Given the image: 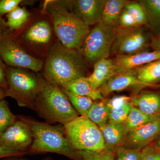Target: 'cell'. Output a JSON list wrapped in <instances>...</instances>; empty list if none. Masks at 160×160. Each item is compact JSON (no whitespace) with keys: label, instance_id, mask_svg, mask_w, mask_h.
Instances as JSON below:
<instances>
[{"label":"cell","instance_id":"3957f363","mask_svg":"<svg viewBox=\"0 0 160 160\" xmlns=\"http://www.w3.org/2000/svg\"><path fill=\"white\" fill-rule=\"evenodd\" d=\"M32 110L46 122L63 126L79 115L61 88L46 81L36 99Z\"/></svg>","mask_w":160,"mask_h":160},{"label":"cell","instance_id":"e575fe53","mask_svg":"<svg viewBox=\"0 0 160 160\" xmlns=\"http://www.w3.org/2000/svg\"><path fill=\"white\" fill-rule=\"evenodd\" d=\"M27 152L10 150L0 146V160L12 157H20L26 154Z\"/></svg>","mask_w":160,"mask_h":160},{"label":"cell","instance_id":"52a82bcc","mask_svg":"<svg viewBox=\"0 0 160 160\" xmlns=\"http://www.w3.org/2000/svg\"><path fill=\"white\" fill-rule=\"evenodd\" d=\"M116 34V28L105 25L102 21L95 25L86 36L83 44L84 56L90 63L108 58Z\"/></svg>","mask_w":160,"mask_h":160},{"label":"cell","instance_id":"5b68a950","mask_svg":"<svg viewBox=\"0 0 160 160\" xmlns=\"http://www.w3.org/2000/svg\"><path fill=\"white\" fill-rule=\"evenodd\" d=\"M6 72L8 84L6 97L14 99L21 107L33 109L44 80L23 70L9 66L6 67Z\"/></svg>","mask_w":160,"mask_h":160},{"label":"cell","instance_id":"f546056e","mask_svg":"<svg viewBox=\"0 0 160 160\" xmlns=\"http://www.w3.org/2000/svg\"><path fill=\"white\" fill-rule=\"evenodd\" d=\"M114 153L115 160H140L142 149H130L122 146L118 148Z\"/></svg>","mask_w":160,"mask_h":160},{"label":"cell","instance_id":"277c9868","mask_svg":"<svg viewBox=\"0 0 160 160\" xmlns=\"http://www.w3.org/2000/svg\"><path fill=\"white\" fill-rule=\"evenodd\" d=\"M48 7L53 22L55 32L62 45L79 50L89 31V27L64 5L53 3Z\"/></svg>","mask_w":160,"mask_h":160},{"label":"cell","instance_id":"484cf974","mask_svg":"<svg viewBox=\"0 0 160 160\" xmlns=\"http://www.w3.org/2000/svg\"><path fill=\"white\" fill-rule=\"evenodd\" d=\"M61 89L78 113L81 116L86 117L94 103V101L90 98L75 94L62 87Z\"/></svg>","mask_w":160,"mask_h":160},{"label":"cell","instance_id":"4fadbf2b","mask_svg":"<svg viewBox=\"0 0 160 160\" xmlns=\"http://www.w3.org/2000/svg\"><path fill=\"white\" fill-rule=\"evenodd\" d=\"M133 86L147 87L138 79L135 69L115 75L98 90L105 97L112 92L122 91Z\"/></svg>","mask_w":160,"mask_h":160},{"label":"cell","instance_id":"7c38bea8","mask_svg":"<svg viewBox=\"0 0 160 160\" xmlns=\"http://www.w3.org/2000/svg\"><path fill=\"white\" fill-rule=\"evenodd\" d=\"M106 0H76L72 2L73 12L89 26L102 20Z\"/></svg>","mask_w":160,"mask_h":160},{"label":"cell","instance_id":"e0dca14e","mask_svg":"<svg viewBox=\"0 0 160 160\" xmlns=\"http://www.w3.org/2000/svg\"><path fill=\"white\" fill-rule=\"evenodd\" d=\"M116 74L114 60L104 58L94 63L93 71L88 77L92 87L98 89Z\"/></svg>","mask_w":160,"mask_h":160},{"label":"cell","instance_id":"ba28073f","mask_svg":"<svg viewBox=\"0 0 160 160\" xmlns=\"http://www.w3.org/2000/svg\"><path fill=\"white\" fill-rule=\"evenodd\" d=\"M116 30L111 53L117 56L131 55L145 51L152 38L142 26L129 29L116 27Z\"/></svg>","mask_w":160,"mask_h":160},{"label":"cell","instance_id":"ffe728a7","mask_svg":"<svg viewBox=\"0 0 160 160\" xmlns=\"http://www.w3.org/2000/svg\"><path fill=\"white\" fill-rule=\"evenodd\" d=\"M129 2L126 0H106L101 21L105 25L116 28L121 12Z\"/></svg>","mask_w":160,"mask_h":160},{"label":"cell","instance_id":"5bb4252c","mask_svg":"<svg viewBox=\"0 0 160 160\" xmlns=\"http://www.w3.org/2000/svg\"><path fill=\"white\" fill-rule=\"evenodd\" d=\"M160 59V51H143L131 55L118 56L113 59L116 74L137 69Z\"/></svg>","mask_w":160,"mask_h":160},{"label":"cell","instance_id":"9a60e30c","mask_svg":"<svg viewBox=\"0 0 160 160\" xmlns=\"http://www.w3.org/2000/svg\"><path fill=\"white\" fill-rule=\"evenodd\" d=\"M106 150L115 153L118 148L124 146L129 133L124 123L109 122L100 127Z\"/></svg>","mask_w":160,"mask_h":160},{"label":"cell","instance_id":"4316f807","mask_svg":"<svg viewBox=\"0 0 160 160\" xmlns=\"http://www.w3.org/2000/svg\"><path fill=\"white\" fill-rule=\"evenodd\" d=\"M29 16V12L26 9L18 6L7 14L6 26L12 30L20 29L27 22Z\"/></svg>","mask_w":160,"mask_h":160},{"label":"cell","instance_id":"74e56055","mask_svg":"<svg viewBox=\"0 0 160 160\" xmlns=\"http://www.w3.org/2000/svg\"><path fill=\"white\" fill-rule=\"evenodd\" d=\"M19 157H9L5 158L3 159L2 160H31L27 159L24 158H19ZM41 160H54L52 158L50 157H47L42 159Z\"/></svg>","mask_w":160,"mask_h":160},{"label":"cell","instance_id":"8fae6325","mask_svg":"<svg viewBox=\"0 0 160 160\" xmlns=\"http://www.w3.org/2000/svg\"><path fill=\"white\" fill-rule=\"evenodd\" d=\"M160 135V118L129 132L124 146L142 149L151 145Z\"/></svg>","mask_w":160,"mask_h":160},{"label":"cell","instance_id":"d6986e66","mask_svg":"<svg viewBox=\"0 0 160 160\" xmlns=\"http://www.w3.org/2000/svg\"><path fill=\"white\" fill-rule=\"evenodd\" d=\"M61 87L75 94L90 98L94 101L104 99L98 89H94L92 87L88 77L79 78Z\"/></svg>","mask_w":160,"mask_h":160},{"label":"cell","instance_id":"ac0fdd59","mask_svg":"<svg viewBox=\"0 0 160 160\" xmlns=\"http://www.w3.org/2000/svg\"><path fill=\"white\" fill-rule=\"evenodd\" d=\"M131 97L118 96L107 100L109 110V122L124 123L126 122L132 107Z\"/></svg>","mask_w":160,"mask_h":160},{"label":"cell","instance_id":"30bf717a","mask_svg":"<svg viewBox=\"0 0 160 160\" xmlns=\"http://www.w3.org/2000/svg\"><path fill=\"white\" fill-rule=\"evenodd\" d=\"M32 142L33 136L30 128L26 123L18 118L0 136V146L22 152H28Z\"/></svg>","mask_w":160,"mask_h":160},{"label":"cell","instance_id":"44dd1931","mask_svg":"<svg viewBox=\"0 0 160 160\" xmlns=\"http://www.w3.org/2000/svg\"><path fill=\"white\" fill-rule=\"evenodd\" d=\"M138 79L146 86L160 83V59L135 69Z\"/></svg>","mask_w":160,"mask_h":160},{"label":"cell","instance_id":"83f0119b","mask_svg":"<svg viewBox=\"0 0 160 160\" xmlns=\"http://www.w3.org/2000/svg\"><path fill=\"white\" fill-rule=\"evenodd\" d=\"M9 108V103L6 100L0 101V136L11 127L17 120Z\"/></svg>","mask_w":160,"mask_h":160},{"label":"cell","instance_id":"d6a6232c","mask_svg":"<svg viewBox=\"0 0 160 160\" xmlns=\"http://www.w3.org/2000/svg\"><path fill=\"white\" fill-rule=\"evenodd\" d=\"M22 2L21 0H0V17L3 15L8 14L18 6Z\"/></svg>","mask_w":160,"mask_h":160},{"label":"cell","instance_id":"8d00e7d4","mask_svg":"<svg viewBox=\"0 0 160 160\" xmlns=\"http://www.w3.org/2000/svg\"><path fill=\"white\" fill-rule=\"evenodd\" d=\"M149 46L154 51H160V33L152 38Z\"/></svg>","mask_w":160,"mask_h":160},{"label":"cell","instance_id":"8992f818","mask_svg":"<svg viewBox=\"0 0 160 160\" xmlns=\"http://www.w3.org/2000/svg\"><path fill=\"white\" fill-rule=\"evenodd\" d=\"M63 129L66 138L78 151L106 149L99 127L85 117H77L63 125Z\"/></svg>","mask_w":160,"mask_h":160},{"label":"cell","instance_id":"f1b7e54d","mask_svg":"<svg viewBox=\"0 0 160 160\" xmlns=\"http://www.w3.org/2000/svg\"><path fill=\"white\" fill-rule=\"evenodd\" d=\"M125 9L134 18L138 27L148 25V20L143 7L139 2H129Z\"/></svg>","mask_w":160,"mask_h":160},{"label":"cell","instance_id":"60d3db41","mask_svg":"<svg viewBox=\"0 0 160 160\" xmlns=\"http://www.w3.org/2000/svg\"><path fill=\"white\" fill-rule=\"evenodd\" d=\"M6 97V90L0 87V101Z\"/></svg>","mask_w":160,"mask_h":160},{"label":"cell","instance_id":"1f68e13d","mask_svg":"<svg viewBox=\"0 0 160 160\" xmlns=\"http://www.w3.org/2000/svg\"><path fill=\"white\" fill-rule=\"evenodd\" d=\"M118 23L120 25V27L124 29H132L135 27H138L134 18L132 17V16L125 8L123 9L120 15Z\"/></svg>","mask_w":160,"mask_h":160},{"label":"cell","instance_id":"836d02e7","mask_svg":"<svg viewBox=\"0 0 160 160\" xmlns=\"http://www.w3.org/2000/svg\"><path fill=\"white\" fill-rule=\"evenodd\" d=\"M140 160H160V151L151 145L142 149V154Z\"/></svg>","mask_w":160,"mask_h":160},{"label":"cell","instance_id":"7402d4cb","mask_svg":"<svg viewBox=\"0 0 160 160\" xmlns=\"http://www.w3.org/2000/svg\"><path fill=\"white\" fill-rule=\"evenodd\" d=\"M51 37V29L46 21H41L35 24L27 32L26 39L37 44L49 42Z\"/></svg>","mask_w":160,"mask_h":160},{"label":"cell","instance_id":"f35d334b","mask_svg":"<svg viewBox=\"0 0 160 160\" xmlns=\"http://www.w3.org/2000/svg\"><path fill=\"white\" fill-rule=\"evenodd\" d=\"M6 27H7L6 23L4 22L2 18L0 17V38L6 33L5 29Z\"/></svg>","mask_w":160,"mask_h":160},{"label":"cell","instance_id":"d590c367","mask_svg":"<svg viewBox=\"0 0 160 160\" xmlns=\"http://www.w3.org/2000/svg\"><path fill=\"white\" fill-rule=\"evenodd\" d=\"M6 67L5 63L0 57V87L5 90L8 87V84L6 79Z\"/></svg>","mask_w":160,"mask_h":160},{"label":"cell","instance_id":"ab89813d","mask_svg":"<svg viewBox=\"0 0 160 160\" xmlns=\"http://www.w3.org/2000/svg\"><path fill=\"white\" fill-rule=\"evenodd\" d=\"M156 149L160 151V135L151 144Z\"/></svg>","mask_w":160,"mask_h":160},{"label":"cell","instance_id":"7a4b0ae2","mask_svg":"<svg viewBox=\"0 0 160 160\" xmlns=\"http://www.w3.org/2000/svg\"><path fill=\"white\" fill-rule=\"evenodd\" d=\"M86 66L78 49L59 45L52 49L45 64L44 77L47 82L62 87L85 77Z\"/></svg>","mask_w":160,"mask_h":160},{"label":"cell","instance_id":"cb8c5ba5","mask_svg":"<svg viewBox=\"0 0 160 160\" xmlns=\"http://www.w3.org/2000/svg\"><path fill=\"white\" fill-rule=\"evenodd\" d=\"M85 117L99 128L106 125L109 121L107 100L103 99L98 102H94Z\"/></svg>","mask_w":160,"mask_h":160},{"label":"cell","instance_id":"4dcf8cb0","mask_svg":"<svg viewBox=\"0 0 160 160\" xmlns=\"http://www.w3.org/2000/svg\"><path fill=\"white\" fill-rule=\"evenodd\" d=\"M82 160H115V153L106 149L100 151H78Z\"/></svg>","mask_w":160,"mask_h":160},{"label":"cell","instance_id":"9c48e42d","mask_svg":"<svg viewBox=\"0 0 160 160\" xmlns=\"http://www.w3.org/2000/svg\"><path fill=\"white\" fill-rule=\"evenodd\" d=\"M0 57L6 65L12 68H26L38 72L43 66L42 60L28 54L6 33L0 38Z\"/></svg>","mask_w":160,"mask_h":160},{"label":"cell","instance_id":"603a6c76","mask_svg":"<svg viewBox=\"0 0 160 160\" xmlns=\"http://www.w3.org/2000/svg\"><path fill=\"white\" fill-rule=\"evenodd\" d=\"M147 17L148 25L153 31L160 33V0L139 1Z\"/></svg>","mask_w":160,"mask_h":160},{"label":"cell","instance_id":"2e32d148","mask_svg":"<svg viewBox=\"0 0 160 160\" xmlns=\"http://www.w3.org/2000/svg\"><path fill=\"white\" fill-rule=\"evenodd\" d=\"M132 106L149 115H160V92L143 90L131 98Z\"/></svg>","mask_w":160,"mask_h":160},{"label":"cell","instance_id":"d4e9b609","mask_svg":"<svg viewBox=\"0 0 160 160\" xmlns=\"http://www.w3.org/2000/svg\"><path fill=\"white\" fill-rule=\"evenodd\" d=\"M160 118V115H149L132 106L129 116L124 122L129 132Z\"/></svg>","mask_w":160,"mask_h":160},{"label":"cell","instance_id":"6da1fadb","mask_svg":"<svg viewBox=\"0 0 160 160\" xmlns=\"http://www.w3.org/2000/svg\"><path fill=\"white\" fill-rule=\"evenodd\" d=\"M17 118L29 126L33 136V142L28 153L35 154L52 152L71 160H82L78 151L71 146L66 138L63 126V127L51 126L22 116Z\"/></svg>","mask_w":160,"mask_h":160}]
</instances>
